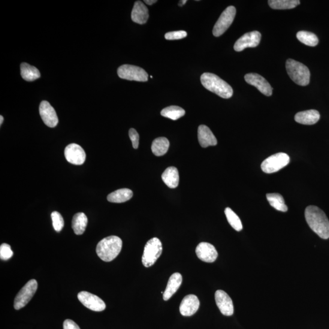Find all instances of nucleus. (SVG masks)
Instances as JSON below:
<instances>
[{
	"instance_id": "f257e3e1",
	"label": "nucleus",
	"mask_w": 329,
	"mask_h": 329,
	"mask_svg": "<svg viewBox=\"0 0 329 329\" xmlns=\"http://www.w3.org/2000/svg\"><path fill=\"white\" fill-rule=\"evenodd\" d=\"M307 224L311 229L322 239L329 238V221L321 209L316 206H310L305 210Z\"/></svg>"
},
{
	"instance_id": "f03ea898",
	"label": "nucleus",
	"mask_w": 329,
	"mask_h": 329,
	"mask_svg": "<svg viewBox=\"0 0 329 329\" xmlns=\"http://www.w3.org/2000/svg\"><path fill=\"white\" fill-rule=\"evenodd\" d=\"M122 245V239L119 237L113 235L104 238L99 241L96 246V251L102 261L111 262L119 255Z\"/></svg>"
},
{
	"instance_id": "7ed1b4c3",
	"label": "nucleus",
	"mask_w": 329,
	"mask_h": 329,
	"mask_svg": "<svg viewBox=\"0 0 329 329\" xmlns=\"http://www.w3.org/2000/svg\"><path fill=\"white\" fill-rule=\"evenodd\" d=\"M201 82L205 88L223 98H230L233 95L231 86L215 74H203L201 77Z\"/></svg>"
},
{
	"instance_id": "20e7f679",
	"label": "nucleus",
	"mask_w": 329,
	"mask_h": 329,
	"mask_svg": "<svg viewBox=\"0 0 329 329\" xmlns=\"http://www.w3.org/2000/svg\"><path fill=\"white\" fill-rule=\"evenodd\" d=\"M286 69L291 80L298 85L306 86L309 84L310 72L303 63L289 59L286 62Z\"/></svg>"
},
{
	"instance_id": "39448f33",
	"label": "nucleus",
	"mask_w": 329,
	"mask_h": 329,
	"mask_svg": "<svg viewBox=\"0 0 329 329\" xmlns=\"http://www.w3.org/2000/svg\"><path fill=\"white\" fill-rule=\"evenodd\" d=\"M162 252V244L158 238H153L150 240L144 246L142 256V264L144 267L149 268L153 266L158 261Z\"/></svg>"
},
{
	"instance_id": "423d86ee",
	"label": "nucleus",
	"mask_w": 329,
	"mask_h": 329,
	"mask_svg": "<svg viewBox=\"0 0 329 329\" xmlns=\"http://www.w3.org/2000/svg\"><path fill=\"white\" fill-rule=\"evenodd\" d=\"M289 157L285 153L275 154L262 162V170L265 173H276L286 167L289 164Z\"/></svg>"
},
{
	"instance_id": "0eeeda50",
	"label": "nucleus",
	"mask_w": 329,
	"mask_h": 329,
	"mask_svg": "<svg viewBox=\"0 0 329 329\" xmlns=\"http://www.w3.org/2000/svg\"><path fill=\"white\" fill-rule=\"evenodd\" d=\"M118 75L122 79L147 82L149 80V75L144 69L137 66L132 65H123L118 69Z\"/></svg>"
},
{
	"instance_id": "6e6552de",
	"label": "nucleus",
	"mask_w": 329,
	"mask_h": 329,
	"mask_svg": "<svg viewBox=\"0 0 329 329\" xmlns=\"http://www.w3.org/2000/svg\"><path fill=\"white\" fill-rule=\"evenodd\" d=\"M38 282L35 279L30 280L20 289L14 300L15 309L20 310L26 306L31 300L38 289Z\"/></svg>"
},
{
	"instance_id": "1a4fd4ad",
	"label": "nucleus",
	"mask_w": 329,
	"mask_h": 329,
	"mask_svg": "<svg viewBox=\"0 0 329 329\" xmlns=\"http://www.w3.org/2000/svg\"><path fill=\"white\" fill-rule=\"evenodd\" d=\"M235 14H236V9L232 6L228 7L223 12L213 29V34L215 37H220V35L224 34L233 22Z\"/></svg>"
},
{
	"instance_id": "9d476101",
	"label": "nucleus",
	"mask_w": 329,
	"mask_h": 329,
	"mask_svg": "<svg viewBox=\"0 0 329 329\" xmlns=\"http://www.w3.org/2000/svg\"><path fill=\"white\" fill-rule=\"evenodd\" d=\"M78 300L84 306L95 312H102L105 309V304L100 298L87 291H81L78 295Z\"/></svg>"
},
{
	"instance_id": "9b49d317",
	"label": "nucleus",
	"mask_w": 329,
	"mask_h": 329,
	"mask_svg": "<svg viewBox=\"0 0 329 329\" xmlns=\"http://www.w3.org/2000/svg\"><path fill=\"white\" fill-rule=\"evenodd\" d=\"M261 38V33L257 31L246 33L235 42L234 50L237 52H240L246 48L258 47Z\"/></svg>"
},
{
	"instance_id": "f8f14e48",
	"label": "nucleus",
	"mask_w": 329,
	"mask_h": 329,
	"mask_svg": "<svg viewBox=\"0 0 329 329\" xmlns=\"http://www.w3.org/2000/svg\"><path fill=\"white\" fill-rule=\"evenodd\" d=\"M64 155L66 160L71 164L83 165L86 161V155L83 148L76 143H71L65 148Z\"/></svg>"
},
{
	"instance_id": "ddd939ff",
	"label": "nucleus",
	"mask_w": 329,
	"mask_h": 329,
	"mask_svg": "<svg viewBox=\"0 0 329 329\" xmlns=\"http://www.w3.org/2000/svg\"><path fill=\"white\" fill-rule=\"evenodd\" d=\"M246 82L254 86L265 96H270L273 93V88L264 77L257 74H248L244 76Z\"/></svg>"
},
{
	"instance_id": "4468645a",
	"label": "nucleus",
	"mask_w": 329,
	"mask_h": 329,
	"mask_svg": "<svg viewBox=\"0 0 329 329\" xmlns=\"http://www.w3.org/2000/svg\"><path fill=\"white\" fill-rule=\"evenodd\" d=\"M39 113L45 125L50 128H54L58 124L59 120L56 111L48 101L41 102L39 107Z\"/></svg>"
},
{
	"instance_id": "2eb2a0df",
	"label": "nucleus",
	"mask_w": 329,
	"mask_h": 329,
	"mask_svg": "<svg viewBox=\"0 0 329 329\" xmlns=\"http://www.w3.org/2000/svg\"><path fill=\"white\" fill-rule=\"evenodd\" d=\"M215 298L216 306L220 312L225 316H230L234 312L233 302L229 296L223 290H217L215 292Z\"/></svg>"
},
{
	"instance_id": "dca6fc26",
	"label": "nucleus",
	"mask_w": 329,
	"mask_h": 329,
	"mask_svg": "<svg viewBox=\"0 0 329 329\" xmlns=\"http://www.w3.org/2000/svg\"><path fill=\"white\" fill-rule=\"evenodd\" d=\"M196 253L201 261L207 263L215 262L218 255L215 246L206 242H202L198 244L196 248Z\"/></svg>"
},
{
	"instance_id": "f3484780",
	"label": "nucleus",
	"mask_w": 329,
	"mask_h": 329,
	"mask_svg": "<svg viewBox=\"0 0 329 329\" xmlns=\"http://www.w3.org/2000/svg\"><path fill=\"white\" fill-rule=\"evenodd\" d=\"M200 305V301L196 296L187 295L181 302L179 307L180 313L184 316H191L197 312Z\"/></svg>"
},
{
	"instance_id": "a211bd4d",
	"label": "nucleus",
	"mask_w": 329,
	"mask_h": 329,
	"mask_svg": "<svg viewBox=\"0 0 329 329\" xmlns=\"http://www.w3.org/2000/svg\"><path fill=\"white\" fill-rule=\"evenodd\" d=\"M198 137L199 142L203 148L216 145L217 140L215 135L209 127L206 125H202L199 126Z\"/></svg>"
},
{
	"instance_id": "6ab92c4d",
	"label": "nucleus",
	"mask_w": 329,
	"mask_h": 329,
	"mask_svg": "<svg viewBox=\"0 0 329 329\" xmlns=\"http://www.w3.org/2000/svg\"><path fill=\"white\" fill-rule=\"evenodd\" d=\"M149 18V11L146 6L141 1L135 3L132 11L131 19L134 22L143 25L146 23Z\"/></svg>"
},
{
	"instance_id": "aec40b11",
	"label": "nucleus",
	"mask_w": 329,
	"mask_h": 329,
	"mask_svg": "<svg viewBox=\"0 0 329 329\" xmlns=\"http://www.w3.org/2000/svg\"><path fill=\"white\" fill-rule=\"evenodd\" d=\"M182 276L179 273H175L171 276L168 280L167 287H166L164 294H163V299L164 301H168L172 297L174 294L179 288L180 286L182 284Z\"/></svg>"
},
{
	"instance_id": "412c9836",
	"label": "nucleus",
	"mask_w": 329,
	"mask_h": 329,
	"mask_svg": "<svg viewBox=\"0 0 329 329\" xmlns=\"http://www.w3.org/2000/svg\"><path fill=\"white\" fill-rule=\"evenodd\" d=\"M320 114L316 110H308L300 112L296 114L295 120L302 125H312L318 122Z\"/></svg>"
},
{
	"instance_id": "4be33fe9",
	"label": "nucleus",
	"mask_w": 329,
	"mask_h": 329,
	"mask_svg": "<svg viewBox=\"0 0 329 329\" xmlns=\"http://www.w3.org/2000/svg\"><path fill=\"white\" fill-rule=\"evenodd\" d=\"M162 179L166 185L170 188H176L179 182V171L176 167H168L163 173Z\"/></svg>"
},
{
	"instance_id": "5701e85b",
	"label": "nucleus",
	"mask_w": 329,
	"mask_h": 329,
	"mask_svg": "<svg viewBox=\"0 0 329 329\" xmlns=\"http://www.w3.org/2000/svg\"><path fill=\"white\" fill-rule=\"evenodd\" d=\"M133 196V192L128 189H122L110 193L107 196L108 201L114 203H122L128 201Z\"/></svg>"
},
{
	"instance_id": "b1692460",
	"label": "nucleus",
	"mask_w": 329,
	"mask_h": 329,
	"mask_svg": "<svg viewBox=\"0 0 329 329\" xmlns=\"http://www.w3.org/2000/svg\"><path fill=\"white\" fill-rule=\"evenodd\" d=\"M88 223V219L84 213L75 214L72 220V228L75 234L82 235L85 232Z\"/></svg>"
},
{
	"instance_id": "393cba45",
	"label": "nucleus",
	"mask_w": 329,
	"mask_h": 329,
	"mask_svg": "<svg viewBox=\"0 0 329 329\" xmlns=\"http://www.w3.org/2000/svg\"><path fill=\"white\" fill-rule=\"evenodd\" d=\"M170 141L165 137H159L153 141L152 146L153 153L156 156H162L167 153Z\"/></svg>"
},
{
	"instance_id": "a878e982",
	"label": "nucleus",
	"mask_w": 329,
	"mask_h": 329,
	"mask_svg": "<svg viewBox=\"0 0 329 329\" xmlns=\"http://www.w3.org/2000/svg\"><path fill=\"white\" fill-rule=\"evenodd\" d=\"M21 75L27 81H34L41 77L38 69L27 63H22L20 66Z\"/></svg>"
},
{
	"instance_id": "bb28decb",
	"label": "nucleus",
	"mask_w": 329,
	"mask_h": 329,
	"mask_svg": "<svg viewBox=\"0 0 329 329\" xmlns=\"http://www.w3.org/2000/svg\"><path fill=\"white\" fill-rule=\"evenodd\" d=\"M267 198L271 206L274 209L283 212L288 211V207L286 206L284 199L279 193H268Z\"/></svg>"
},
{
	"instance_id": "cd10ccee",
	"label": "nucleus",
	"mask_w": 329,
	"mask_h": 329,
	"mask_svg": "<svg viewBox=\"0 0 329 329\" xmlns=\"http://www.w3.org/2000/svg\"><path fill=\"white\" fill-rule=\"evenodd\" d=\"M299 0H269L268 5L273 10H291L300 5Z\"/></svg>"
},
{
	"instance_id": "c85d7f7f",
	"label": "nucleus",
	"mask_w": 329,
	"mask_h": 329,
	"mask_svg": "<svg viewBox=\"0 0 329 329\" xmlns=\"http://www.w3.org/2000/svg\"><path fill=\"white\" fill-rule=\"evenodd\" d=\"M186 114L185 110L176 105H171L164 108L161 111V116L172 120H177L184 116Z\"/></svg>"
},
{
	"instance_id": "c756f323",
	"label": "nucleus",
	"mask_w": 329,
	"mask_h": 329,
	"mask_svg": "<svg viewBox=\"0 0 329 329\" xmlns=\"http://www.w3.org/2000/svg\"><path fill=\"white\" fill-rule=\"evenodd\" d=\"M297 39L301 43L310 47H315L318 44V39L312 32L301 31L297 34Z\"/></svg>"
},
{
	"instance_id": "7c9ffc66",
	"label": "nucleus",
	"mask_w": 329,
	"mask_h": 329,
	"mask_svg": "<svg viewBox=\"0 0 329 329\" xmlns=\"http://www.w3.org/2000/svg\"><path fill=\"white\" fill-rule=\"evenodd\" d=\"M225 213L229 224L235 231L239 232L242 230V223H241L239 217L233 210L228 207L225 209Z\"/></svg>"
},
{
	"instance_id": "2f4dec72",
	"label": "nucleus",
	"mask_w": 329,
	"mask_h": 329,
	"mask_svg": "<svg viewBox=\"0 0 329 329\" xmlns=\"http://www.w3.org/2000/svg\"><path fill=\"white\" fill-rule=\"evenodd\" d=\"M51 216L54 230L58 232L61 231L64 226V221H63L62 215L58 212L55 211L51 213Z\"/></svg>"
},
{
	"instance_id": "473e14b6",
	"label": "nucleus",
	"mask_w": 329,
	"mask_h": 329,
	"mask_svg": "<svg viewBox=\"0 0 329 329\" xmlns=\"http://www.w3.org/2000/svg\"><path fill=\"white\" fill-rule=\"evenodd\" d=\"M13 251L10 244L3 243L0 246V258L3 261H8L13 256Z\"/></svg>"
},
{
	"instance_id": "72a5a7b5",
	"label": "nucleus",
	"mask_w": 329,
	"mask_h": 329,
	"mask_svg": "<svg viewBox=\"0 0 329 329\" xmlns=\"http://www.w3.org/2000/svg\"><path fill=\"white\" fill-rule=\"evenodd\" d=\"M187 33L185 31H177L167 32L165 38L167 40H179L187 37Z\"/></svg>"
},
{
	"instance_id": "f704fd0d",
	"label": "nucleus",
	"mask_w": 329,
	"mask_h": 329,
	"mask_svg": "<svg viewBox=\"0 0 329 329\" xmlns=\"http://www.w3.org/2000/svg\"><path fill=\"white\" fill-rule=\"evenodd\" d=\"M129 135L132 141V147L134 149H137L138 145H139V135H138L136 130L133 128L130 129Z\"/></svg>"
},
{
	"instance_id": "c9c22d12",
	"label": "nucleus",
	"mask_w": 329,
	"mask_h": 329,
	"mask_svg": "<svg viewBox=\"0 0 329 329\" xmlns=\"http://www.w3.org/2000/svg\"><path fill=\"white\" fill-rule=\"evenodd\" d=\"M63 326V329H80L77 323L71 319H66Z\"/></svg>"
},
{
	"instance_id": "e433bc0d",
	"label": "nucleus",
	"mask_w": 329,
	"mask_h": 329,
	"mask_svg": "<svg viewBox=\"0 0 329 329\" xmlns=\"http://www.w3.org/2000/svg\"><path fill=\"white\" fill-rule=\"evenodd\" d=\"M157 2L158 1H156V0H145V1H144L148 5H152L156 4Z\"/></svg>"
},
{
	"instance_id": "4c0bfd02",
	"label": "nucleus",
	"mask_w": 329,
	"mask_h": 329,
	"mask_svg": "<svg viewBox=\"0 0 329 329\" xmlns=\"http://www.w3.org/2000/svg\"><path fill=\"white\" fill-rule=\"evenodd\" d=\"M187 2V1H186V0H184V1L183 0V1H180L178 5H179V7H182V6L185 5Z\"/></svg>"
},
{
	"instance_id": "58836bf2",
	"label": "nucleus",
	"mask_w": 329,
	"mask_h": 329,
	"mask_svg": "<svg viewBox=\"0 0 329 329\" xmlns=\"http://www.w3.org/2000/svg\"><path fill=\"white\" fill-rule=\"evenodd\" d=\"M4 117H3L2 116H0V125H2L3 122H4Z\"/></svg>"
}]
</instances>
